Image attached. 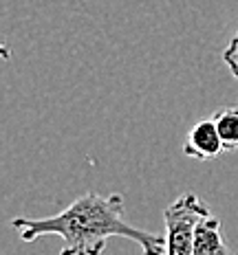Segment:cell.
I'll return each mask as SVG.
<instances>
[{"label": "cell", "mask_w": 238, "mask_h": 255, "mask_svg": "<svg viewBox=\"0 0 238 255\" xmlns=\"http://www.w3.org/2000/svg\"><path fill=\"white\" fill-rule=\"evenodd\" d=\"M11 227L24 242L42 236H60V255H102L110 238H128L144 249V255H166V236L137 229L124 220L119 194H82L66 209L46 218H13Z\"/></svg>", "instance_id": "6da1fadb"}, {"label": "cell", "mask_w": 238, "mask_h": 255, "mask_svg": "<svg viewBox=\"0 0 238 255\" xmlns=\"http://www.w3.org/2000/svg\"><path fill=\"white\" fill-rule=\"evenodd\" d=\"M210 216L208 205L194 191H185L163 211L166 222V255H192L194 233L203 218Z\"/></svg>", "instance_id": "7a4b0ae2"}, {"label": "cell", "mask_w": 238, "mask_h": 255, "mask_svg": "<svg viewBox=\"0 0 238 255\" xmlns=\"http://www.w3.org/2000/svg\"><path fill=\"white\" fill-rule=\"evenodd\" d=\"M223 150V141L216 130L214 119H201L199 124L190 128L188 136L183 141V154L197 161H212Z\"/></svg>", "instance_id": "3957f363"}, {"label": "cell", "mask_w": 238, "mask_h": 255, "mask_svg": "<svg viewBox=\"0 0 238 255\" xmlns=\"http://www.w3.org/2000/svg\"><path fill=\"white\" fill-rule=\"evenodd\" d=\"M192 255H234L221 236V220L216 216H208L199 222L194 233Z\"/></svg>", "instance_id": "277c9868"}, {"label": "cell", "mask_w": 238, "mask_h": 255, "mask_svg": "<svg viewBox=\"0 0 238 255\" xmlns=\"http://www.w3.org/2000/svg\"><path fill=\"white\" fill-rule=\"evenodd\" d=\"M225 152H238V106H223L212 115Z\"/></svg>", "instance_id": "5b68a950"}, {"label": "cell", "mask_w": 238, "mask_h": 255, "mask_svg": "<svg viewBox=\"0 0 238 255\" xmlns=\"http://www.w3.org/2000/svg\"><path fill=\"white\" fill-rule=\"evenodd\" d=\"M223 62H225V66L230 68V73L236 77V82H238V31H236V35L230 40V44L225 46V51H223Z\"/></svg>", "instance_id": "8992f818"}]
</instances>
